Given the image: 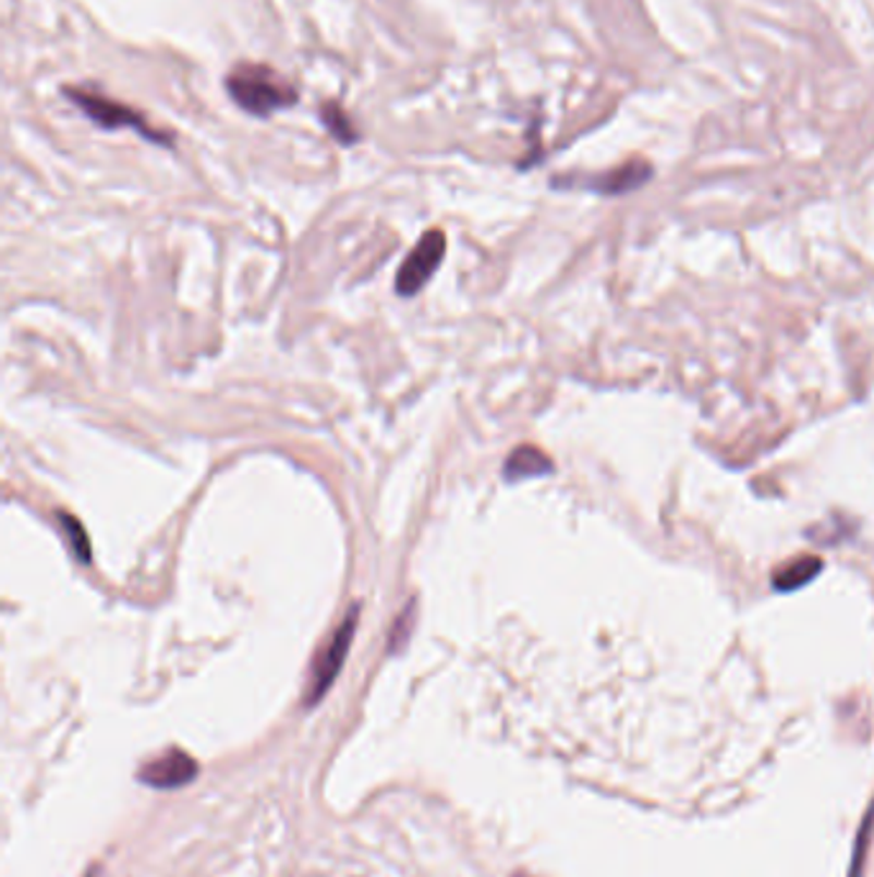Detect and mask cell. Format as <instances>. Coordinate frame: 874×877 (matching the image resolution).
Instances as JSON below:
<instances>
[{"instance_id": "obj_5", "label": "cell", "mask_w": 874, "mask_h": 877, "mask_svg": "<svg viewBox=\"0 0 874 877\" xmlns=\"http://www.w3.org/2000/svg\"><path fill=\"white\" fill-rule=\"evenodd\" d=\"M198 775V763L182 750H170L165 755H159L157 759H151L139 770V780L147 782L151 788L159 790H172L180 785H187V782L195 780Z\"/></svg>"}, {"instance_id": "obj_4", "label": "cell", "mask_w": 874, "mask_h": 877, "mask_svg": "<svg viewBox=\"0 0 874 877\" xmlns=\"http://www.w3.org/2000/svg\"><path fill=\"white\" fill-rule=\"evenodd\" d=\"M444 255H447V236H444V231H426L418 239V244L411 249V255L405 257V263L400 265L396 278L398 295H403V299L416 295L432 280V275L439 270Z\"/></svg>"}, {"instance_id": "obj_13", "label": "cell", "mask_w": 874, "mask_h": 877, "mask_svg": "<svg viewBox=\"0 0 874 877\" xmlns=\"http://www.w3.org/2000/svg\"><path fill=\"white\" fill-rule=\"evenodd\" d=\"M511 877H531V875H526V873H515V875H511Z\"/></svg>"}, {"instance_id": "obj_6", "label": "cell", "mask_w": 874, "mask_h": 877, "mask_svg": "<svg viewBox=\"0 0 874 877\" xmlns=\"http://www.w3.org/2000/svg\"><path fill=\"white\" fill-rule=\"evenodd\" d=\"M652 175V167L646 162H629L623 167H618V170H610L606 175H597V178H587L582 180V187H587V191H595V193H603V195H621V193H629V191H636L639 185H644L646 180Z\"/></svg>"}, {"instance_id": "obj_1", "label": "cell", "mask_w": 874, "mask_h": 877, "mask_svg": "<svg viewBox=\"0 0 874 877\" xmlns=\"http://www.w3.org/2000/svg\"><path fill=\"white\" fill-rule=\"evenodd\" d=\"M226 90L234 103L257 119H269L298 103V88L286 75L262 62H239L226 75Z\"/></svg>"}, {"instance_id": "obj_3", "label": "cell", "mask_w": 874, "mask_h": 877, "mask_svg": "<svg viewBox=\"0 0 874 877\" xmlns=\"http://www.w3.org/2000/svg\"><path fill=\"white\" fill-rule=\"evenodd\" d=\"M360 611H362L360 606H352V611L344 616V621L339 623V629L331 634V640L324 644V649H320L316 659H313L311 683H308V691H305V698H303L305 706H316V703H320V698L329 693L333 680H337L341 667H344L349 647H352V640L356 634Z\"/></svg>"}, {"instance_id": "obj_12", "label": "cell", "mask_w": 874, "mask_h": 877, "mask_svg": "<svg viewBox=\"0 0 874 877\" xmlns=\"http://www.w3.org/2000/svg\"><path fill=\"white\" fill-rule=\"evenodd\" d=\"M411 629H413V604L405 606V611L398 616L396 626H392V634L388 640V649L398 651L400 647H403V644L408 642V634H411Z\"/></svg>"}, {"instance_id": "obj_7", "label": "cell", "mask_w": 874, "mask_h": 877, "mask_svg": "<svg viewBox=\"0 0 874 877\" xmlns=\"http://www.w3.org/2000/svg\"><path fill=\"white\" fill-rule=\"evenodd\" d=\"M549 473H555V462L549 460V454L531 444L513 449V452L508 454L506 467H502V477H506L508 483L529 480V477H542Z\"/></svg>"}, {"instance_id": "obj_9", "label": "cell", "mask_w": 874, "mask_h": 877, "mask_svg": "<svg viewBox=\"0 0 874 877\" xmlns=\"http://www.w3.org/2000/svg\"><path fill=\"white\" fill-rule=\"evenodd\" d=\"M320 121H324V126L329 129V134L337 139L339 144H344V147H352L362 139V134L356 132L352 115H349L344 108H341L337 100H326L324 106H320Z\"/></svg>"}, {"instance_id": "obj_10", "label": "cell", "mask_w": 874, "mask_h": 877, "mask_svg": "<svg viewBox=\"0 0 874 877\" xmlns=\"http://www.w3.org/2000/svg\"><path fill=\"white\" fill-rule=\"evenodd\" d=\"M57 521H60V528L70 539V549H72V555H75V560L80 564H90L93 562L90 536H87L83 521H77L72 513H57Z\"/></svg>"}, {"instance_id": "obj_11", "label": "cell", "mask_w": 874, "mask_h": 877, "mask_svg": "<svg viewBox=\"0 0 874 877\" xmlns=\"http://www.w3.org/2000/svg\"><path fill=\"white\" fill-rule=\"evenodd\" d=\"M872 829H874V803L870 806V811L864 814L862 826H859V831H857V846H854V854H851L849 877H862V869H864V862H866V846H870Z\"/></svg>"}, {"instance_id": "obj_8", "label": "cell", "mask_w": 874, "mask_h": 877, "mask_svg": "<svg viewBox=\"0 0 874 877\" xmlns=\"http://www.w3.org/2000/svg\"><path fill=\"white\" fill-rule=\"evenodd\" d=\"M823 572V560L821 557H796V560H788L785 564L772 572V588L779 593H792L805 588L808 583H813Z\"/></svg>"}, {"instance_id": "obj_2", "label": "cell", "mask_w": 874, "mask_h": 877, "mask_svg": "<svg viewBox=\"0 0 874 877\" xmlns=\"http://www.w3.org/2000/svg\"><path fill=\"white\" fill-rule=\"evenodd\" d=\"M62 93L68 96L72 106L80 108L87 119L96 123V126L106 129V132L131 129V132L144 136V139L151 144H159V147H172L174 144L170 132H162V129L151 126V121L142 111H136L134 106L119 103V100L106 96V93L87 90L83 85H77V88L75 85H68V88H62Z\"/></svg>"}]
</instances>
